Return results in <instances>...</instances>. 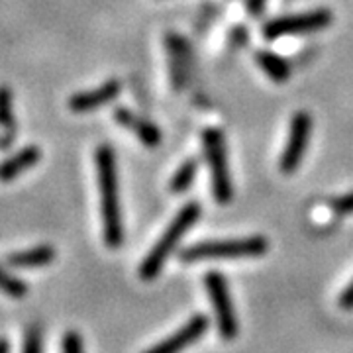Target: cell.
<instances>
[{
    "label": "cell",
    "instance_id": "obj_1",
    "mask_svg": "<svg viewBox=\"0 0 353 353\" xmlns=\"http://www.w3.org/2000/svg\"><path fill=\"white\" fill-rule=\"evenodd\" d=\"M94 165H97V179H99V192H101L104 243L116 250L124 243V222H122V206H120L116 153L108 143H102L97 148Z\"/></svg>",
    "mask_w": 353,
    "mask_h": 353
},
{
    "label": "cell",
    "instance_id": "obj_2",
    "mask_svg": "<svg viewBox=\"0 0 353 353\" xmlns=\"http://www.w3.org/2000/svg\"><path fill=\"white\" fill-rule=\"evenodd\" d=\"M201 218V204L196 201L187 202L175 218L171 220V224L167 226L163 236L157 240V243L152 248V252L145 255V259L139 265V277L143 281H153L161 273V269L167 263V259L173 255L176 250L179 241L183 240V236L194 226Z\"/></svg>",
    "mask_w": 353,
    "mask_h": 353
},
{
    "label": "cell",
    "instance_id": "obj_3",
    "mask_svg": "<svg viewBox=\"0 0 353 353\" xmlns=\"http://www.w3.org/2000/svg\"><path fill=\"white\" fill-rule=\"evenodd\" d=\"M269 248L263 236H248L234 240H206L192 243L179 253L181 261H202V259H241L261 257Z\"/></svg>",
    "mask_w": 353,
    "mask_h": 353
},
{
    "label": "cell",
    "instance_id": "obj_4",
    "mask_svg": "<svg viewBox=\"0 0 353 353\" xmlns=\"http://www.w3.org/2000/svg\"><path fill=\"white\" fill-rule=\"evenodd\" d=\"M202 148H204L206 163L210 167L212 194H214L216 202L230 204L234 199V189H232L224 134L218 128H206L202 132Z\"/></svg>",
    "mask_w": 353,
    "mask_h": 353
},
{
    "label": "cell",
    "instance_id": "obj_5",
    "mask_svg": "<svg viewBox=\"0 0 353 353\" xmlns=\"http://www.w3.org/2000/svg\"><path fill=\"white\" fill-rule=\"evenodd\" d=\"M204 287H206V292L210 296V303L214 306L220 336L224 340H234L240 332V326H238V318H236V310H234L226 277L218 271H210L204 275Z\"/></svg>",
    "mask_w": 353,
    "mask_h": 353
},
{
    "label": "cell",
    "instance_id": "obj_6",
    "mask_svg": "<svg viewBox=\"0 0 353 353\" xmlns=\"http://www.w3.org/2000/svg\"><path fill=\"white\" fill-rule=\"evenodd\" d=\"M334 16L328 8H318L310 12L294 14V16H281L263 26L265 39H279L287 36H304L314 34L324 28H328Z\"/></svg>",
    "mask_w": 353,
    "mask_h": 353
},
{
    "label": "cell",
    "instance_id": "obj_7",
    "mask_svg": "<svg viewBox=\"0 0 353 353\" xmlns=\"http://www.w3.org/2000/svg\"><path fill=\"white\" fill-rule=\"evenodd\" d=\"M312 136V116L306 110H299L290 118L289 138L285 143V150L281 153L279 167L285 175H292L299 165L303 163V157Z\"/></svg>",
    "mask_w": 353,
    "mask_h": 353
},
{
    "label": "cell",
    "instance_id": "obj_8",
    "mask_svg": "<svg viewBox=\"0 0 353 353\" xmlns=\"http://www.w3.org/2000/svg\"><path fill=\"white\" fill-rule=\"evenodd\" d=\"M208 330V318L204 314L190 316L189 320L176 330L175 334H171L169 338H165L159 343H155L148 352L143 353H181L192 345L196 340H201L202 336Z\"/></svg>",
    "mask_w": 353,
    "mask_h": 353
},
{
    "label": "cell",
    "instance_id": "obj_9",
    "mask_svg": "<svg viewBox=\"0 0 353 353\" xmlns=\"http://www.w3.org/2000/svg\"><path fill=\"white\" fill-rule=\"evenodd\" d=\"M122 92V83L118 79H108L106 83H102L99 87L90 88V90H81L75 92L67 106L71 108V112L75 114H87L94 112L97 108L106 106L112 101H116Z\"/></svg>",
    "mask_w": 353,
    "mask_h": 353
},
{
    "label": "cell",
    "instance_id": "obj_10",
    "mask_svg": "<svg viewBox=\"0 0 353 353\" xmlns=\"http://www.w3.org/2000/svg\"><path fill=\"white\" fill-rule=\"evenodd\" d=\"M165 48L169 55V73H171V85L175 90L185 88L190 75V63L192 55L187 39L176 36V34H167L165 38Z\"/></svg>",
    "mask_w": 353,
    "mask_h": 353
},
{
    "label": "cell",
    "instance_id": "obj_11",
    "mask_svg": "<svg viewBox=\"0 0 353 353\" xmlns=\"http://www.w3.org/2000/svg\"><path fill=\"white\" fill-rule=\"evenodd\" d=\"M114 120L122 128L130 130L132 134H136L138 139L145 148H157L161 143V132L153 122L145 120L143 116H139L134 110H130L126 106H118L114 110Z\"/></svg>",
    "mask_w": 353,
    "mask_h": 353
},
{
    "label": "cell",
    "instance_id": "obj_12",
    "mask_svg": "<svg viewBox=\"0 0 353 353\" xmlns=\"http://www.w3.org/2000/svg\"><path fill=\"white\" fill-rule=\"evenodd\" d=\"M39 159H41V150H39L38 145H26L24 150L14 153L12 157H6L0 163V181L2 183H10V181L22 175L24 171L32 169Z\"/></svg>",
    "mask_w": 353,
    "mask_h": 353
},
{
    "label": "cell",
    "instance_id": "obj_13",
    "mask_svg": "<svg viewBox=\"0 0 353 353\" xmlns=\"http://www.w3.org/2000/svg\"><path fill=\"white\" fill-rule=\"evenodd\" d=\"M55 248L50 243H41V245H34L30 250H20V252H12L6 255V263L10 267H18V269H36V267H43L50 265L55 259Z\"/></svg>",
    "mask_w": 353,
    "mask_h": 353
},
{
    "label": "cell",
    "instance_id": "obj_14",
    "mask_svg": "<svg viewBox=\"0 0 353 353\" xmlns=\"http://www.w3.org/2000/svg\"><path fill=\"white\" fill-rule=\"evenodd\" d=\"M255 61L257 65L263 69V73L273 83H287L290 79V73H292V69H290V63L285 59V57H281L277 53H273V51H257L255 53Z\"/></svg>",
    "mask_w": 353,
    "mask_h": 353
},
{
    "label": "cell",
    "instance_id": "obj_15",
    "mask_svg": "<svg viewBox=\"0 0 353 353\" xmlns=\"http://www.w3.org/2000/svg\"><path fill=\"white\" fill-rule=\"evenodd\" d=\"M199 173V161L194 157L187 159L185 163H181V167L176 169V173L169 183V189L173 194H181V192H187L190 189V185L194 183Z\"/></svg>",
    "mask_w": 353,
    "mask_h": 353
},
{
    "label": "cell",
    "instance_id": "obj_16",
    "mask_svg": "<svg viewBox=\"0 0 353 353\" xmlns=\"http://www.w3.org/2000/svg\"><path fill=\"white\" fill-rule=\"evenodd\" d=\"M0 130L6 134H16V118H14L12 90L0 87Z\"/></svg>",
    "mask_w": 353,
    "mask_h": 353
},
{
    "label": "cell",
    "instance_id": "obj_17",
    "mask_svg": "<svg viewBox=\"0 0 353 353\" xmlns=\"http://www.w3.org/2000/svg\"><path fill=\"white\" fill-rule=\"evenodd\" d=\"M0 292L12 296V299H22L26 292H28V285H26L22 279L14 277L12 273L4 271L0 267Z\"/></svg>",
    "mask_w": 353,
    "mask_h": 353
},
{
    "label": "cell",
    "instance_id": "obj_18",
    "mask_svg": "<svg viewBox=\"0 0 353 353\" xmlns=\"http://www.w3.org/2000/svg\"><path fill=\"white\" fill-rule=\"evenodd\" d=\"M22 353H43L41 330H39L38 326H32V328L26 332L24 347H22Z\"/></svg>",
    "mask_w": 353,
    "mask_h": 353
},
{
    "label": "cell",
    "instance_id": "obj_19",
    "mask_svg": "<svg viewBox=\"0 0 353 353\" xmlns=\"http://www.w3.org/2000/svg\"><path fill=\"white\" fill-rule=\"evenodd\" d=\"M328 206L334 214H340V216L353 214V190L352 192L341 194V196L332 199V201L328 202Z\"/></svg>",
    "mask_w": 353,
    "mask_h": 353
},
{
    "label": "cell",
    "instance_id": "obj_20",
    "mask_svg": "<svg viewBox=\"0 0 353 353\" xmlns=\"http://www.w3.org/2000/svg\"><path fill=\"white\" fill-rule=\"evenodd\" d=\"M61 345H63V353H85L83 352V338L75 330H69L65 334Z\"/></svg>",
    "mask_w": 353,
    "mask_h": 353
},
{
    "label": "cell",
    "instance_id": "obj_21",
    "mask_svg": "<svg viewBox=\"0 0 353 353\" xmlns=\"http://www.w3.org/2000/svg\"><path fill=\"white\" fill-rule=\"evenodd\" d=\"M338 304H340L343 310H353V281L345 287V289L341 290Z\"/></svg>",
    "mask_w": 353,
    "mask_h": 353
},
{
    "label": "cell",
    "instance_id": "obj_22",
    "mask_svg": "<svg viewBox=\"0 0 353 353\" xmlns=\"http://www.w3.org/2000/svg\"><path fill=\"white\" fill-rule=\"evenodd\" d=\"M248 30L245 28H236L234 32H232V36H230V43H232V48H240L243 46L245 41H248Z\"/></svg>",
    "mask_w": 353,
    "mask_h": 353
},
{
    "label": "cell",
    "instance_id": "obj_23",
    "mask_svg": "<svg viewBox=\"0 0 353 353\" xmlns=\"http://www.w3.org/2000/svg\"><path fill=\"white\" fill-rule=\"evenodd\" d=\"M265 2L267 0H245V8L252 16H259L265 10Z\"/></svg>",
    "mask_w": 353,
    "mask_h": 353
},
{
    "label": "cell",
    "instance_id": "obj_24",
    "mask_svg": "<svg viewBox=\"0 0 353 353\" xmlns=\"http://www.w3.org/2000/svg\"><path fill=\"white\" fill-rule=\"evenodd\" d=\"M12 141H14L12 134H6V132H2V130H0V152L8 150V148L12 145Z\"/></svg>",
    "mask_w": 353,
    "mask_h": 353
},
{
    "label": "cell",
    "instance_id": "obj_25",
    "mask_svg": "<svg viewBox=\"0 0 353 353\" xmlns=\"http://www.w3.org/2000/svg\"><path fill=\"white\" fill-rule=\"evenodd\" d=\"M0 353H10V341L6 338H0Z\"/></svg>",
    "mask_w": 353,
    "mask_h": 353
}]
</instances>
